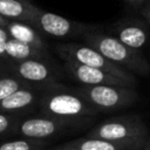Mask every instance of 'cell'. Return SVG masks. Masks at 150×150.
Listing matches in <instances>:
<instances>
[{
    "label": "cell",
    "mask_w": 150,
    "mask_h": 150,
    "mask_svg": "<svg viewBox=\"0 0 150 150\" xmlns=\"http://www.w3.org/2000/svg\"><path fill=\"white\" fill-rule=\"evenodd\" d=\"M39 111L42 115L63 122L74 130L83 129L98 114L73 88L57 83L41 91Z\"/></svg>",
    "instance_id": "1"
},
{
    "label": "cell",
    "mask_w": 150,
    "mask_h": 150,
    "mask_svg": "<svg viewBox=\"0 0 150 150\" xmlns=\"http://www.w3.org/2000/svg\"><path fill=\"white\" fill-rule=\"evenodd\" d=\"M87 136L115 143L128 150H142L149 131L139 115L127 114L104 120L93 127Z\"/></svg>",
    "instance_id": "2"
},
{
    "label": "cell",
    "mask_w": 150,
    "mask_h": 150,
    "mask_svg": "<svg viewBox=\"0 0 150 150\" xmlns=\"http://www.w3.org/2000/svg\"><path fill=\"white\" fill-rule=\"evenodd\" d=\"M82 39L86 45L96 49L105 59L132 73L134 75H150V63L143 54L139 50L127 47L114 35L91 29L87 32Z\"/></svg>",
    "instance_id": "3"
},
{
    "label": "cell",
    "mask_w": 150,
    "mask_h": 150,
    "mask_svg": "<svg viewBox=\"0 0 150 150\" xmlns=\"http://www.w3.org/2000/svg\"><path fill=\"white\" fill-rule=\"evenodd\" d=\"M73 90L97 112L122 110L138 101L136 89L123 86H79Z\"/></svg>",
    "instance_id": "4"
},
{
    "label": "cell",
    "mask_w": 150,
    "mask_h": 150,
    "mask_svg": "<svg viewBox=\"0 0 150 150\" xmlns=\"http://www.w3.org/2000/svg\"><path fill=\"white\" fill-rule=\"evenodd\" d=\"M55 52L61 57L62 61H73L80 64H84L88 67H93L96 69H101L109 74H112L117 77H121L132 86L136 87L137 80L136 76L123 69L122 67L112 63L108 59H105L102 54H100L96 49L91 48L86 43H76V42H62L55 46Z\"/></svg>",
    "instance_id": "5"
},
{
    "label": "cell",
    "mask_w": 150,
    "mask_h": 150,
    "mask_svg": "<svg viewBox=\"0 0 150 150\" xmlns=\"http://www.w3.org/2000/svg\"><path fill=\"white\" fill-rule=\"evenodd\" d=\"M5 64L27 84L39 91H43L47 88L60 83L59 79L63 71L57 64H55L54 60L46 61L39 59H26Z\"/></svg>",
    "instance_id": "6"
},
{
    "label": "cell",
    "mask_w": 150,
    "mask_h": 150,
    "mask_svg": "<svg viewBox=\"0 0 150 150\" xmlns=\"http://www.w3.org/2000/svg\"><path fill=\"white\" fill-rule=\"evenodd\" d=\"M29 25H32L41 35L43 34L59 39H69L77 36L82 38L87 32L93 29V26L71 21L59 14L46 12L39 7L36 8Z\"/></svg>",
    "instance_id": "7"
},
{
    "label": "cell",
    "mask_w": 150,
    "mask_h": 150,
    "mask_svg": "<svg viewBox=\"0 0 150 150\" xmlns=\"http://www.w3.org/2000/svg\"><path fill=\"white\" fill-rule=\"evenodd\" d=\"M70 131H74L70 125L46 115H27L19 118L15 127V137L48 141L49 138L60 137Z\"/></svg>",
    "instance_id": "8"
},
{
    "label": "cell",
    "mask_w": 150,
    "mask_h": 150,
    "mask_svg": "<svg viewBox=\"0 0 150 150\" xmlns=\"http://www.w3.org/2000/svg\"><path fill=\"white\" fill-rule=\"evenodd\" d=\"M62 70L81 86H123L135 88V86L121 77L73 61H62Z\"/></svg>",
    "instance_id": "9"
},
{
    "label": "cell",
    "mask_w": 150,
    "mask_h": 150,
    "mask_svg": "<svg viewBox=\"0 0 150 150\" xmlns=\"http://www.w3.org/2000/svg\"><path fill=\"white\" fill-rule=\"evenodd\" d=\"M112 34L127 47L139 50L150 40V27L141 18H124L112 25Z\"/></svg>",
    "instance_id": "10"
},
{
    "label": "cell",
    "mask_w": 150,
    "mask_h": 150,
    "mask_svg": "<svg viewBox=\"0 0 150 150\" xmlns=\"http://www.w3.org/2000/svg\"><path fill=\"white\" fill-rule=\"evenodd\" d=\"M41 91L26 86L0 101V112L27 116L39 108Z\"/></svg>",
    "instance_id": "11"
},
{
    "label": "cell",
    "mask_w": 150,
    "mask_h": 150,
    "mask_svg": "<svg viewBox=\"0 0 150 150\" xmlns=\"http://www.w3.org/2000/svg\"><path fill=\"white\" fill-rule=\"evenodd\" d=\"M26 59H39V60H46V61L53 60L49 53L34 49L13 39L0 42V63H8V62L21 61Z\"/></svg>",
    "instance_id": "12"
},
{
    "label": "cell",
    "mask_w": 150,
    "mask_h": 150,
    "mask_svg": "<svg viewBox=\"0 0 150 150\" xmlns=\"http://www.w3.org/2000/svg\"><path fill=\"white\" fill-rule=\"evenodd\" d=\"M5 29L7 30L11 39L19 41L23 45H27L34 49L49 53L48 45L45 41V39L42 38V35L28 22L9 21L6 25Z\"/></svg>",
    "instance_id": "13"
},
{
    "label": "cell",
    "mask_w": 150,
    "mask_h": 150,
    "mask_svg": "<svg viewBox=\"0 0 150 150\" xmlns=\"http://www.w3.org/2000/svg\"><path fill=\"white\" fill-rule=\"evenodd\" d=\"M38 6L30 0H0V16L8 21L30 22Z\"/></svg>",
    "instance_id": "14"
},
{
    "label": "cell",
    "mask_w": 150,
    "mask_h": 150,
    "mask_svg": "<svg viewBox=\"0 0 150 150\" xmlns=\"http://www.w3.org/2000/svg\"><path fill=\"white\" fill-rule=\"evenodd\" d=\"M59 146L67 150H128L115 143L88 136L66 142Z\"/></svg>",
    "instance_id": "15"
},
{
    "label": "cell",
    "mask_w": 150,
    "mask_h": 150,
    "mask_svg": "<svg viewBox=\"0 0 150 150\" xmlns=\"http://www.w3.org/2000/svg\"><path fill=\"white\" fill-rule=\"evenodd\" d=\"M26 86L29 84L15 75L5 63H0V101Z\"/></svg>",
    "instance_id": "16"
},
{
    "label": "cell",
    "mask_w": 150,
    "mask_h": 150,
    "mask_svg": "<svg viewBox=\"0 0 150 150\" xmlns=\"http://www.w3.org/2000/svg\"><path fill=\"white\" fill-rule=\"evenodd\" d=\"M48 144V141L18 137L14 139L0 141V150H45Z\"/></svg>",
    "instance_id": "17"
},
{
    "label": "cell",
    "mask_w": 150,
    "mask_h": 150,
    "mask_svg": "<svg viewBox=\"0 0 150 150\" xmlns=\"http://www.w3.org/2000/svg\"><path fill=\"white\" fill-rule=\"evenodd\" d=\"M21 116L0 112V141L15 137V127Z\"/></svg>",
    "instance_id": "18"
},
{
    "label": "cell",
    "mask_w": 150,
    "mask_h": 150,
    "mask_svg": "<svg viewBox=\"0 0 150 150\" xmlns=\"http://www.w3.org/2000/svg\"><path fill=\"white\" fill-rule=\"evenodd\" d=\"M149 0H123L124 5L131 11H139Z\"/></svg>",
    "instance_id": "19"
},
{
    "label": "cell",
    "mask_w": 150,
    "mask_h": 150,
    "mask_svg": "<svg viewBox=\"0 0 150 150\" xmlns=\"http://www.w3.org/2000/svg\"><path fill=\"white\" fill-rule=\"evenodd\" d=\"M138 14H139V16L149 25V27H150V0L138 11Z\"/></svg>",
    "instance_id": "20"
},
{
    "label": "cell",
    "mask_w": 150,
    "mask_h": 150,
    "mask_svg": "<svg viewBox=\"0 0 150 150\" xmlns=\"http://www.w3.org/2000/svg\"><path fill=\"white\" fill-rule=\"evenodd\" d=\"M11 38L7 33V30L4 28V27H0V42H4V41H8Z\"/></svg>",
    "instance_id": "21"
},
{
    "label": "cell",
    "mask_w": 150,
    "mask_h": 150,
    "mask_svg": "<svg viewBox=\"0 0 150 150\" xmlns=\"http://www.w3.org/2000/svg\"><path fill=\"white\" fill-rule=\"evenodd\" d=\"M8 22H9L8 20H6L5 18L0 16V27H4V28H5V27H6V25H7Z\"/></svg>",
    "instance_id": "22"
},
{
    "label": "cell",
    "mask_w": 150,
    "mask_h": 150,
    "mask_svg": "<svg viewBox=\"0 0 150 150\" xmlns=\"http://www.w3.org/2000/svg\"><path fill=\"white\" fill-rule=\"evenodd\" d=\"M142 150H150V137H148V139H146L145 144L143 145V149Z\"/></svg>",
    "instance_id": "23"
},
{
    "label": "cell",
    "mask_w": 150,
    "mask_h": 150,
    "mask_svg": "<svg viewBox=\"0 0 150 150\" xmlns=\"http://www.w3.org/2000/svg\"><path fill=\"white\" fill-rule=\"evenodd\" d=\"M50 150H67V149H62V148H60V146H55V148H52Z\"/></svg>",
    "instance_id": "24"
}]
</instances>
